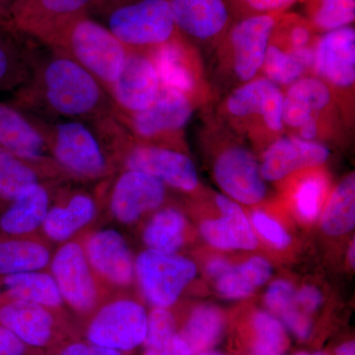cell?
Masks as SVG:
<instances>
[{
	"mask_svg": "<svg viewBox=\"0 0 355 355\" xmlns=\"http://www.w3.org/2000/svg\"><path fill=\"white\" fill-rule=\"evenodd\" d=\"M21 104L58 120H97L114 116V105L101 84L76 60L49 48L36 53Z\"/></svg>",
	"mask_w": 355,
	"mask_h": 355,
	"instance_id": "6da1fadb",
	"label": "cell"
},
{
	"mask_svg": "<svg viewBox=\"0 0 355 355\" xmlns=\"http://www.w3.org/2000/svg\"><path fill=\"white\" fill-rule=\"evenodd\" d=\"M34 121L67 179L103 182L119 171L114 148L125 128L116 114L97 120Z\"/></svg>",
	"mask_w": 355,
	"mask_h": 355,
	"instance_id": "7a4b0ae2",
	"label": "cell"
},
{
	"mask_svg": "<svg viewBox=\"0 0 355 355\" xmlns=\"http://www.w3.org/2000/svg\"><path fill=\"white\" fill-rule=\"evenodd\" d=\"M88 15L130 51H148L180 36L167 0H114Z\"/></svg>",
	"mask_w": 355,
	"mask_h": 355,
	"instance_id": "3957f363",
	"label": "cell"
},
{
	"mask_svg": "<svg viewBox=\"0 0 355 355\" xmlns=\"http://www.w3.org/2000/svg\"><path fill=\"white\" fill-rule=\"evenodd\" d=\"M46 46L76 60L97 79L106 92L120 74L130 51L102 23L88 14L65 25Z\"/></svg>",
	"mask_w": 355,
	"mask_h": 355,
	"instance_id": "277c9868",
	"label": "cell"
},
{
	"mask_svg": "<svg viewBox=\"0 0 355 355\" xmlns=\"http://www.w3.org/2000/svg\"><path fill=\"white\" fill-rule=\"evenodd\" d=\"M49 272L57 282L65 307L76 316L88 319L110 296L89 265L80 239L57 247Z\"/></svg>",
	"mask_w": 355,
	"mask_h": 355,
	"instance_id": "5b68a950",
	"label": "cell"
},
{
	"mask_svg": "<svg viewBox=\"0 0 355 355\" xmlns=\"http://www.w3.org/2000/svg\"><path fill=\"white\" fill-rule=\"evenodd\" d=\"M148 313L141 303L123 293L113 294L88 318V342L118 352H130L142 345Z\"/></svg>",
	"mask_w": 355,
	"mask_h": 355,
	"instance_id": "8992f818",
	"label": "cell"
},
{
	"mask_svg": "<svg viewBox=\"0 0 355 355\" xmlns=\"http://www.w3.org/2000/svg\"><path fill=\"white\" fill-rule=\"evenodd\" d=\"M196 275L195 263L180 254L146 249L135 258V284L153 308L176 304Z\"/></svg>",
	"mask_w": 355,
	"mask_h": 355,
	"instance_id": "52a82bcc",
	"label": "cell"
},
{
	"mask_svg": "<svg viewBox=\"0 0 355 355\" xmlns=\"http://www.w3.org/2000/svg\"><path fill=\"white\" fill-rule=\"evenodd\" d=\"M114 157L119 171L144 172L175 190L193 191L198 188L195 164L189 156L176 149L132 141L128 132L116 147Z\"/></svg>",
	"mask_w": 355,
	"mask_h": 355,
	"instance_id": "ba28073f",
	"label": "cell"
},
{
	"mask_svg": "<svg viewBox=\"0 0 355 355\" xmlns=\"http://www.w3.org/2000/svg\"><path fill=\"white\" fill-rule=\"evenodd\" d=\"M108 180L103 181L95 193L83 189L58 187L40 235L51 245L60 246L79 239L84 233L94 227L104 205Z\"/></svg>",
	"mask_w": 355,
	"mask_h": 355,
	"instance_id": "9c48e42d",
	"label": "cell"
},
{
	"mask_svg": "<svg viewBox=\"0 0 355 355\" xmlns=\"http://www.w3.org/2000/svg\"><path fill=\"white\" fill-rule=\"evenodd\" d=\"M79 239L95 277L109 295L123 293L135 284V258L120 231L93 227Z\"/></svg>",
	"mask_w": 355,
	"mask_h": 355,
	"instance_id": "30bf717a",
	"label": "cell"
},
{
	"mask_svg": "<svg viewBox=\"0 0 355 355\" xmlns=\"http://www.w3.org/2000/svg\"><path fill=\"white\" fill-rule=\"evenodd\" d=\"M193 101L178 91L161 87L150 107L128 116H116L130 137L139 144L168 147L169 141L180 135L190 121Z\"/></svg>",
	"mask_w": 355,
	"mask_h": 355,
	"instance_id": "8fae6325",
	"label": "cell"
},
{
	"mask_svg": "<svg viewBox=\"0 0 355 355\" xmlns=\"http://www.w3.org/2000/svg\"><path fill=\"white\" fill-rule=\"evenodd\" d=\"M167 187L150 175L135 170H120L107 181L104 203L112 219L123 225L139 223L163 207Z\"/></svg>",
	"mask_w": 355,
	"mask_h": 355,
	"instance_id": "7c38bea8",
	"label": "cell"
},
{
	"mask_svg": "<svg viewBox=\"0 0 355 355\" xmlns=\"http://www.w3.org/2000/svg\"><path fill=\"white\" fill-rule=\"evenodd\" d=\"M282 14H258L241 18L233 23L222 39L229 65L239 83L253 80L260 73Z\"/></svg>",
	"mask_w": 355,
	"mask_h": 355,
	"instance_id": "4fadbf2b",
	"label": "cell"
},
{
	"mask_svg": "<svg viewBox=\"0 0 355 355\" xmlns=\"http://www.w3.org/2000/svg\"><path fill=\"white\" fill-rule=\"evenodd\" d=\"M113 0H22L11 13L14 28L46 46L65 25Z\"/></svg>",
	"mask_w": 355,
	"mask_h": 355,
	"instance_id": "5bb4252c",
	"label": "cell"
},
{
	"mask_svg": "<svg viewBox=\"0 0 355 355\" xmlns=\"http://www.w3.org/2000/svg\"><path fill=\"white\" fill-rule=\"evenodd\" d=\"M160 90L157 71L149 55L130 50L120 74L107 93L116 116H128L150 107Z\"/></svg>",
	"mask_w": 355,
	"mask_h": 355,
	"instance_id": "9a60e30c",
	"label": "cell"
},
{
	"mask_svg": "<svg viewBox=\"0 0 355 355\" xmlns=\"http://www.w3.org/2000/svg\"><path fill=\"white\" fill-rule=\"evenodd\" d=\"M214 178L226 197L252 205L266 197L265 180L253 154L242 146L224 149L214 164Z\"/></svg>",
	"mask_w": 355,
	"mask_h": 355,
	"instance_id": "2e32d148",
	"label": "cell"
},
{
	"mask_svg": "<svg viewBox=\"0 0 355 355\" xmlns=\"http://www.w3.org/2000/svg\"><path fill=\"white\" fill-rule=\"evenodd\" d=\"M284 92L266 77H256L243 83L228 96L226 113L238 121L260 119L268 132L277 135L284 130Z\"/></svg>",
	"mask_w": 355,
	"mask_h": 355,
	"instance_id": "e0dca14e",
	"label": "cell"
},
{
	"mask_svg": "<svg viewBox=\"0 0 355 355\" xmlns=\"http://www.w3.org/2000/svg\"><path fill=\"white\" fill-rule=\"evenodd\" d=\"M179 34L186 41H222L232 26L225 0H167Z\"/></svg>",
	"mask_w": 355,
	"mask_h": 355,
	"instance_id": "ac0fdd59",
	"label": "cell"
},
{
	"mask_svg": "<svg viewBox=\"0 0 355 355\" xmlns=\"http://www.w3.org/2000/svg\"><path fill=\"white\" fill-rule=\"evenodd\" d=\"M313 70L331 87L345 90L355 83V31L352 26L323 33L317 40Z\"/></svg>",
	"mask_w": 355,
	"mask_h": 355,
	"instance_id": "d6986e66",
	"label": "cell"
},
{
	"mask_svg": "<svg viewBox=\"0 0 355 355\" xmlns=\"http://www.w3.org/2000/svg\"><path fill=\"white\" fill-rule=\"evenodd\" d=\"M62 315L43 306L1 298L0 324L18 336L28 347L44 349L55 343L60 336Z\"/></svg>",
	"mask_w": 355,
	"mask_h": 355,
	"instance_id": "ffe728a7",
	"label": "cell"
},
{
	"mask_svg": "<svg viewBox=\"0 0 355 355\" xmlns=\"http://www.w3.org/2000/svg\"><path fill=\"white\" fill-rule=\"evenodd\" d=\"M0 147L24 160L62 174L53 162L48 142L36 121L3 104H0Z\"/></svg>",
	"mask_w": 355,
	"mask_h": 355,
	"instance_id": "44dd1931",
	"label": "cell"
},
{
	"mask_svg": "<svg viewBox=\"0 0 355 355\" xmlns=\"http://www.w3.org/2000/svg\"><path fill=\"white\" fill-rule=\"evenodd\" d=\"M60 181L33 187L13 202L0 207V236L30 237L40 235Z\"/></svg>",
	"mask_w": 355,
	"mask_h": 355,
	"instance_id": "7402d4cb",
	"label": "cell"
},
{
	"mask_svg": "<svg viewBox=\"0 0 355 355\" xmlns=\"http://www.w3.org/2000/svg\"><path fill=\"white\" fill-rule=\"evenodd\" d=\"M330 157L326 146L298 137H279L263 153L261 174L263 180L277 182L294 172L323 165Z\"/></svg>",
	"mask_w": 355,
	"mask_h": 355,
	"instance_id": "603a6c76",
	"label": "cell"
},
{
	"mask_svg": "<svg viewBox=\"0 0 355 355\" xmlns=\"http://www.w3.org/2000/svg\"><path fill=\"white\" fill-rule=\"evenodd\" d=\"M144 53L153 60L161 87L183 93L193 101V95L200 87V70L188 41L180 35Z\"/></svg>",
	"mask_w": 355,
	"mask_h": 355,
	"instance_id": "cb8c5ba5",
	"label": "cell"
},
{
	"mask_svg": "<svg viewBox=\"0 0 355 355\" xmlns=\"http://www.w3.org/2000/svg\"><path fill=\"white\" fill-rule=\"evenodd\" d=\"M216 203L221 216L200 224L205 241L221 250H254L258 246L253 226L240 205L223 195L217 196Z\"/></svg>",
	"mask_w": 355,
	"mask_h": 355,
	"instance_id": "d4e9b609",
	"label": "cell"
},
{
	"mask_svg": "<svg viewBox=\"0 0 355 355\" xmlns=\"http://www.w3.org/2000/svg\"><path fill=\"white\" fill-rule=\"evenodd\" d=\"M331 90L318 77L304 76L288 86L284 94L282 121L284 127L299 130L306 123L320 121L324 110L330 106Z\"/></svg>",
	"mask_w": 355,
	"mask_h": 355,
	"instance_id": "484cf974",
	"label": "cell"
},
{
	"mask_svg": "<svg viewBox=\"0 0 355 355\" xmlns=\"http://www.w3.org/2000/svg\"><path fill=\"white\" fill-rule=\"evenodd\" d=\"M0 289L1 298L28 301L62 316L67 310L49 270L0 277Z\"/></svg>",
	"mask_w": 355,
	"mask_h": 355,
	"instance_id": "4316f807",
	"label": "cell"
},
{
	"mask_svg": "<svg viewBox=\"0 0 355 355\" xmlns=\"http://www.w3.org/2000/svg\"><path fill=\"white\" fill-rule=\"evenodd\" d=\"M65 179L57 170L24 160L0 147V207L13 202L37 184Z\"/></svg>",
	"mask_w": 355,
	"mask_h": 355,
	"instance_id": "83f0119b",
	"label": "cell"
},
{
	"mask_svg": "<svg viewBox=\"0 0 355 355\" xmlns=\"http://www.w3.org/2000/svg\"><path fill=\"white\" fill-rule=\"evenodd\" d=\"M53 248L41 235L0 236V277L49 270Z\"/></svg>",
	"mask_w": 355,
	"mask_h": 355,
	"instance_id": "f1b7e54d",
	"label": "cell"
},
{
	"mask_svg": "<svg viewBox=\"0 0 355 355\" xmlns=\"http://www.w3.org/2000/svg\"><path fill=\"white\" fill-rule=\"evenodd\" d=\"M188 222L180 210L161 207L144 224L141 239L146 249L162 253L179 254L186 243Z\"/></svg>",
	"mask_w": 355,
	"mask_h": 355,
	"instance_id": "f546056e",
	"label": "cell"
},
{
	"mask_svg": "<svg viewBox=\"0 0 355 355\" xmlns=\"http://www.w3.org/2000/svg\"><path fill=\"white\" fill-rule=\"evenodd\" d=\"M314 50L312 48L291 51L270 41L261 71L279 87H288L313 69Z\"/></svg>",
	"mask_w": 355,
	"mask_h": 355,
	"instance_id": "4dcf8cb0",
	"label": "cell"
},
{
	"mask_svg": "<svg viewBox=\"0 0 355 355\" xmlns=\"http://www.w3.org/2000/svg\"><path fill=\"white\" fill-rule=\"evenodd\" d=\"M142 345L144 355H193L178 333L176 318L164 308H153L149 313Z\"/></svg>",
	"mask_w": 355,
	"mask_h": 355,
	"instance_id": "1f68e13d",
	"label": "cell"
},
{
	"mask_svg": "<svg viewBox=\"0 0 355 355\" xmlns=\"http://www.w3.org/2000/svg\"><path fill=\"white\" fill-rule=\"evenodd\" d=\"M224 328L225 319L221 311L216 306L202 305L193 310L178 333L196 355L211 349L220 340Z\"/></svg>",
	"mask_w": 355,
	"mask_h": 355,
	"instance_id": "d6a6232c",
	"label": "cell"
},
{
	"mask_svg": "<svg viewBox=\"0 0 355 355\" xmlns=\"http://www.w3.org/2000/svg\"><path fill=\"white\" fill-rule=\"evenodd\" d=\"M272 272V266L268 261L254 257L241 265L231 266L217 277V291L223 297L233 300L246 298L270 279Z\"/></svg>",
	"mask_w": 355,
	"mask_h": 355,
	"instance_id": "836d02e7",
	"label": "cell"
},
{
	"mask_svg": "<svg viewBox=\"0 0 355 355\" xmlns=\"http://www.w3.org/2000/svg\"><path fill=\"white\" fill-rule=\"evenodd\" d=\"M355 226V177L350 174L336 186L322 217V228L326 234L342 236Z\"/></svg>",
	"mask_w": 355,
	"mask_h": 355,
	"instance_id": "e575fe53",
	"label": "cell"
},
{
	"mask_svg": "<svg viewBox=\"0 0 355 355\" xmlns=\"http://www.w3.org/2000/svg\"><path fill=\"white\" fill-rule=\"evenodd\" d=\"M306 20L315 32L326 33L352 26L355 0H305Z\"/></svg>",
	"mask_w": 355,
	"mask_h": 355,
	"instance_id": "d590c367",
	"label": "cell"
},
{
	"mask_svg": "<svg viewBox=\"0 0 355 355\" xmlns=\"http://www.w3.org/2000/svg\"><path fill=\"white\" fill-rule=\"evenodd\" d=\"M36 51L0 38V91L23 85L31 74Z\"/></svg>",
	"mask_w": 355,
	"mask_h": 355,
	"instance_id": "8d00e7d4",
	"label": "cell"
},
{
	"mask_svg": "<svg viewBox=\"0 0 355 355\" xmlns=\"http://www.w3.org/2000/svg\"><path fill=\"white\" fill-rule=\"evenodd\" d=\"M254 355H284L288 349V336L284 324L277 317L266 311L254 315Z\"/></svg>",
	"mask_w": 355,
	"mask_h": 355,
	"instance_id": "74e56055",
	"label": "cell"
},
{
	"mask_svg": "<svg viewBox=\"0 0 355 355\" xmlns=\"http://www.w3.org/2000/svg\"><path fill=\"white\" fill-rule=\"evenodd\" d=\"M326 191V181L320 175H311L299 183L294 200L296 211L303 220L313 222L319 217Z\"/></svg>",
	"mask_w": 355,
	"mask_h": 355,
	"instance_id": "f35d334b",
	"label": "cell"
},
{
	"mask_svg": "<svg viewBox=\"0 0 355 355\" xmlns=\"http://www.w3.org/2000/svg\"><path fill=\"white\" fill-rule=\"evenodd\" d=\"M296 291L291 282L286 280H275L268 287L265 296L266 305L273 316L277 319L288 314L291 311L298 307L295 301Z\"/></svg>",
	"mask_w": 355,
	"mask_h": 355,
	"instance_id": "ab89813d",
	"label": "cell"
},
{
	"mask_svg": "<svg viewBox=\"0 0 355 355\" xmlns=\"http://www.w3.org/2000/svg\"><path fill=\"white\" fill-rule=\"evenodd\" d=\"M231 10L241 18L258 14H280L288 10L299 0H225Z\"/></svg>",
	"mask_w": 355,
	"mask_h": 355,
	"instance_id": "60d3db41",
	"label": "cell"
},
{
	"mask_svg": "<svg viewBox=\"0 0 355 355\" xmlns=\"http://www.w3.org/2000/svg\"><path fill=\"white\" fill-rule=\"evenodd\" d=\"M252 225L261 237L265 238L266 241L275 248L284 249L291 244V236L286 229L265 212L260 210L254 211L252 214Z\"/></svg>",
	"mask_w": 355,
	"mask_h": 355,
	"instance_id": "b9f144b4",
	"label": "cell"
},
{
	"mask_svg": "<svg viewBox=\"0 0 355 355\" xmlns=\"http://www.w3.org/2000/svg\"><path fill=\"white\" fill-rule=\"evenodd\" d=\"M60 355H123L118 350L87 342H72L65 345Z\"/></svg>",
	"mask_w": 355,
	"mask_h": 355,
	"instance_id": "7bdbcfd3",
	"label": "cell"
},
{
	"mask_svg": "<svg viewBox=\"0 0 355 355\" xmlns=\"http://www.w3.org/2000/svg\"><path fill=\"white\" fill-rule=\"evenodd\" d=\"M28 347L12 331L0 324V355H25Z\"/></svg>",
	"mask_w": 355,
	"mask_h": 355,
	"instance_id": "ee69618b",
	"label": "cell"
},
{
	"mask_svg": "<svg viewBox=\"0 0 355 355\" xmlns=\"http://www.w3.org/2000/svg\"><path fill=\"white\" fill-rule=\"evenodd\" d=\"M295 301L298 307L306 314L309 315L320 307L323 297H322L321 292L314 286H306L296 291Z\"/></svg>",
	"mask_w": 355,
	"mask_h": 355,
	"instance_id": "f6af8a7d",
	"label": "cell"
},
{
	"mask_svg": "<svg viewBox=\"0 0 355 355\" xmlns=\"http://www.w3.org/2000/svg\"><path fill=\"white\" fill-rule=\"evenodd\" d=\"M231 263L225 259L216 258L214 260H210L207 265V272L209 273L210 277H221L223 273L227 272L229 268H231Z\"/></svg>",
	"mask_w": 355,
	"mask_h": 355,
	"instance_id": "bcb514c9",
	"label": "cell"
},
{
	"mask_svg": "<svg viewBox=\"0 0 355 355\" xmlns=\"http://www.w3.org/2000/svg\"><path fill=\"white\" fill-rule=\"evenodd\" d=\"M336 355H355V343L354 340L343 343L336 349Z\"/></svg>",
	"mask_w": 355,
	"mask_h": 355,
	"instance_id": "7dc6e473",
	"label": "cell"
},
{
	"mask_svg": "<svg viewBox=\"0 0 355 355\" xmlns=\"http://www.w3.org/2000/svg\"><path fill=\"white\" fill-rule=\"evenodd\" d=\"M21 1H22V0H0V3L10 4L11 13H12L14 8H15V7L17 6L18 4H19ZM11 13H10V16H11Z\"/></svg>",
	"mask_w": 355,
	"mask_h": 355,
	"instance_id": "c3c4849f",
	"label": "cell"
},
{
	"mask_svg": "<svg viewBox=\"0 0 355 355\" xmlns=\"http://www.w3.org/2000/svg\"><path fill=\"white\" fill-rule=\"evenodd\" d=\"M196 355H225L223 354H221V352H217V350L214 349H207L205 350V352H200V354H196Z\"/></svg>",
	"mask_w": 355,
	"mask_h": 355,
	"instance_id": "681fc988",
	"label": "cell"
},
{
	"mask_svg": "<svg viewBox=\"0 0 355 355\" xmlns=\"http://www.w3.org/2000/svg\"><path fill=\"white\" fill-rule=\"evenodd\" d=\"M354 242H352V247H350L349 250V261L352 263V266L354 268Z\"/></svg>",
	"mask_w": 355,
	"mask_h": 355,
	"instance_id": "f907efd6",
	"label": "cell"
},
{
	"mask_svg": "<svg viewBox=\"0 0 355 355\" xmlns=\"http://www.w3.org/2000/svg\"><path fill=\"white\" fill-rule=\"evenodd\" d=\"M294 355H312V354H307V352H298V354H296Z\"/></svg>",
	"mask_w": 355,
	"mask_h": 355,
	"instance_id": "816d5d0a",
	"label": "cell"
},
{
	"mask_svg": "<svg viewBox=\"0 0 355 355\" xmlns=\"http://www.w3.org/2000/svg\"><path fill=\"white\" fill-rule=\"evenodd\" d=\"M312 355H328V354H324V352H316V354H314Z\"/></svg>",
	"mask_w": 355,
	"mask_h": 355,
	"instance_id": "f5cc1de1",
	"label": "cell"
},
{
	"mask_svg": "<svg viewBox=\"0 0 355 355\" xmlns=\"http://www.w3.org/2000/svg\"><path fill=\"white\" fill-rule=\"evenodd\" d=\"M0 302H1V289H0Z\"/></svg>",
	"mask_w": 355,
	"mask_h": 355,
	"instance_id": "db71d44e",
	"label": "cell"
}]
</instances>
